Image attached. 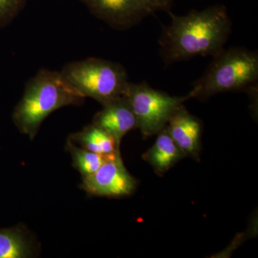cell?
I'll return each mask as SVG.
<instances>
[{
    "label": "cell",
    "instance_id": "1",
    "mask_svg": "<svg viewBox=\"0 0 258 258\" xmlns=\"http://www.w3.org/2000/svg\"><path fill=\"white\" fill-rule=\"evenodd\" d=\"M171 23L163 25L159 44L166 64L189 60L197 56H215L225 48L232 31V22L224 5L191 10L178 16L171 13Z\"/></svg>",
    "mask_w": 258,
    "mask_h": 258
},
{
    "label": "cell",
    "instance_id": "2",
    "mask_svg": "<svg viewBox=\"0 0 258 258\" xmlns=\"http://www.w3.org/2000/svg\"><path fill=\"white\" fill-rule=\"evenodd\" d=\"M84 99L60 72L40 70L27 83L13 112V121L22 133L32 139L50 113L62 107L81 105Z\"/></svg>",
    "mask_w": 258,
    "mask_h": 258
},
{
    "label": "cell",
    "instance_id": "3",
    "mask_svg": "<svg viewBox=\"0 0 258 258\" xmlns=\"http://www.w3.org/2000/svg\"><path fill=\"white\" fill-rule=\"evenodd\" d=\"M202 77L193 83L191 98L208 99L214 95L242 91L254 95L257 91L258 54L240 47H232L213 56Z\"/></svg>",
    "mask_w": 258,
    "mask_h": 258
},
{
    "label": "cell",
    "instance_id": "4",
    "mask_svg": "<svg viewBox=\"0 0 258 258\" xmlns=\"http://www.w3.org/2000/svg\"><path fill=\"white\" fill-rule=\"evenodd\" d=\"M60 73L81 96L93 98L102 106L124 96L129 83L123 66L96 57L70 62Z\"/></svg>",
    "mask_w": 258,
    "mask_h": 258
},
{
    "label": "cell",
    "instance_id": "5",
    "mask_svg": "<svg viewBox=\"0 0 258 258\" xmlns=\"http://www.w3.org/2000/svg\"><path fill=\"white\" fill-rule=\"evenodd\" d=\"M124 96L132 106L137 128L144 139L160 132L174 112L191 98L189 93L184 96H171L154 89L146 82L129 83Z\"/></svg>",
    "mask_w": 258,
    "mask_h": 258
},
{
    "label": "cell",
    "instance_id": "6",
    "mask_svg": "<svg viewBox=\"0 0 258 258\" xmlns=\"http://www.w3.org/2000/svg\"><path fill=\"white\" fill-rule=\"evenodd\" d=\"M93 15L112 28L125 30L157 12L171 11L173 0H81Z\"/></svg>",
    "mask_w": 258,
    "mask_h": 258
},
{
    "label": "cell",
    "instance_id": "7",
    "mask_svg": "<svg viewBox=\"0 0 258 258\" xmlns=\"http://www.w3.org/2000/svg\"><path fill=\"white\" fill-rule=\"evenodd\" d=\"M82 189L93 196L121 198L137 187V181L125 169L120 152L108 157L98 170L83 176Z\"/></svg>",
    "mask_w": 258,
    "mask_h": 258
},
{
    "label": "cell",
    "instance_id": "8",
    "mask_svg": "<svg viewBox=\"0 0 258 258\" xmlns=\"http://www.w3.org/2000/svg\"><path fill=\"white\" fill-rule=\"evenodd\" d=\"M103 107V109L95 115L93 123L108 132L120 149L122 139L129 132L137 128L133 110L125 96L118 97Z\"/></svg>",
    "mask_w": 258,
    "mask_h": 258
},
{
    "label": "cell",
    "instance_id": "9",
    "mask_svg": "<svg viewBox=\"0 0 258 258\" xmlns=\"http://www.w3.org/2000/svg\"><path fill=\"white\" fill-rule=\"evenodd\" d=\"M166 129L185 156L199 158L203 124L181 105L166 124Z\"/></svg>",
    "mask_w": 258,
    "mask_h": 258
},
{
    "label": "cell",
    "instance_id": "10",
    "mask_svg": "<svg viewBox=\"0 0 258 258\" xmlns=\"http://www.w3.org/2000/svg\"><path fill=\"white\" fill-rule=\"evenodd\" d=\"M157 135L155 142L143 157L157 174H162L186 156L169 135L166 125Z\"/></svg>",
    "mask_w": 258,
    "mask_h": 258
},
{
    "label": "cell",
    "instance_id": "11",
    "mask_svg": "<svg viewBox=\"0 0 258 258\" xmlns=\"http://www.w3.org/2000/svg\"><path fill=\"white\" fill-rule=\"evenodd\" d=\"M70 140L86 150L101 155L111 156L120 152L114 139L104 129L93 123L72 134Z\"/></svg>",
    "mask_w": 258,
    "mask_h": 258
},
{
    "label": "cell",
    "instance_id": "12",
    "mask_svg": "<svg viewBox=\"0 0 258 258\" xmlns=\"http://www.w3.org/2000/svg\"><path fill=\"white\" fill-rule=\"evenodd\" d=\"M32 244L21 227L0 229V258L28 257Z\"/></svg>",
    "mask_w": 258,
    "mask_h": 258
},
{
    "label": "cell",
    "instance_id": "13",
    "mask_svg": "<svg viewBox=\"0 0 258 258\" xmlns=\"http://www.w3.org/2000/svg\"><path fill=\"white\" fill-rule=\"evenodd\" d=\"M67 148L72 157L74 167L80 171L83 176L94 173L99 169L100 166L108 157L113 156L101 155V154L90 152L82 147H79L77 144L74 143L70 139L68 142Z\"/></svg>",
    "mask_w": 258,
    "mask_h": 258
},
{
    "label": "cell",
    "instance_id": "14",
    "mask_svg": "<svg viewBox=\"0 0 258 258\" xmlns=\"http://www.w3.org/2000/svg\"><path fill=\"white\" fill-rule=\"evenodd\" d=\"M27 0H0V28L9 25L23 10Z\"/></svg>",
    "mask_w": 258,
    "mask_h": 258
}]
</instances>
